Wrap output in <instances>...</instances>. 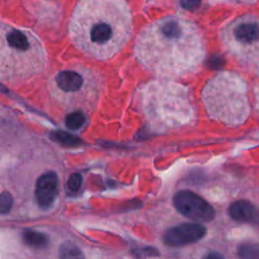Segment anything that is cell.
Segmentation results:
<instances>
[{"label": "cell", "instance_id": "1", "mask_svg": "<svg viewBox=\"0 0 259 259\" xmlns=\"http://www.w3.org/2000/svg\"><path fill=\"white\" fill-rule=\"evenodd\" d=\"M135 55L147 70L168 79L198 71L206 50L195 23L180 15H168L141 30L135 42Z\"/></svg>", "mask_w": 259, "mask_h": 259}, {"label": "cell", "instance_id": "2", "mask_svg": "<svg viewBox=\"0 0 259 259\" xmlns=\"http://www.w3.org/2000/svg\"><path fill=\"white\" fill-rule=\"evenodd\" d=\"M69 36L83 54L108 60L126 45L133 16L125 0H80L69 22Z\"/></svg>", "mask_w": 259, "mask_h": 259}, {"label": "cell", "instance_id": "3", "mask_svg": "<svg viewBox=\"0 0 259 259\" xmlns=\"http://www.w3.org/2000/svg\"><path fill=\"white\" fill-rule=\"evenodd\" d=\"M139 105L149 128L155 133L191 125L195 120L188 89L169 79L145 84L139 93Z\"/></svg>", "mask_w": 259, "mask_h": 259}, {"label": "cell", "instance_id": "4", "mask_svg": "<svg viewBox=\"0 0 259 259\" xmlns=\"http://www.w3.org/2000/svg\"><path fill=\"white\" fill-rule=\"evenodd\" d=\"M48 63L38 36L26 27L2 23L0 32L1 81L15 84L42 72Z\"/></svg>", "mask_w": 259, "mask_h": 259}, {"label": "cell", "instance_id": "5", "mask_svg": "<svg viewBox=\"0 0 259 259\" xmlns=\"http://www.w3.org/2000/svg\"><path fill=\"white\" fill-rule=\"evenodd\" d=\"M247 92V83L239 74L221 71L203 86L201 100L211 119L228 126H238L250 115Z\"/></svg>", "mask_w": 259, "mask_h": 259}, {"label": "cell", "instance_id": "6", "mask_svg": "<svg viewBox=\"0 0 259 259\" xmlns=\"http://www.w3.org/2000/svg\"><path fill=\"white\" fill-rule=\"evenodd\" d=\"M99 87L97 76L84 67L58 71L49 82L51 95L71 112L93 107L99 96Z\"/></svg>", "mask_w": 259, "mask_h": 259}, {"label": "cell", "instance_id": "7", "mask_svg": "<svg viewBox=\"0 0 259 259\" xmlns=\"http://www.w3.org/2000/svg\"><path fill=\"white\" fill-rule=\"evenodd\" d=\"M224 50L245 70L259 75V16L244 14L220 30Z\"/></svg>", "mask_w": 259, "mask_h": 259}, {"label": "cell", "instance_id": "8", "mask_svg": "<svg viewBox=\"0 0 259 259\" xmlns=\"http://www.w3.org/2000/svg\"><path fill=\"white\" fill-rule=\"evenodd\" d=\"M175 208L187 219L197 222H209L214 215L213 207L202 197L190 190H179L173 197Z\"/></svg>", "mask_w": 259, "mask_h": 259}, {"label": "cell", "instance_id": "9", "mask_svg": "<svg viewBox=\"0 0 259 259\" xmlns=\"http://www.w3.org/2000/svg\"><path fill=\"white\" fill-rule=\"evenodd\" d=\"M206 234V229L198 223H183L168 229L163 241L167 246L178 247L191 244L202 239Z\"/></svg>", "mask_w": 259, "mask_h": 259}, {"label": "cell", "instance_id": "10", "mask_svg": "<svg viewBox=\"0 0 259 259\" xmlns=\"http://www.w3.org/2000/svg\"><path fill=\"white\" fill-rule=\"evenodd\" d=\"M59 190V178L56 172L48 171L41 174L35 184V197L39 207L47 209L54 203Z\"/></svg>", "mask_w": 259, "mask_h": 259}, {"label": "cell", "instance_id": "11", "mask_svg": "<svg viewBox=\"0 0 259 259\" xmlns=\"http://www.w3.org/2000/svg\"><path fill=\"white\" fill-rule=\"evenodd\" d=\"M230 217L240 223L255 224L259 222V211L248 200H237L229 206Z\"/></svg>", "mask_w": 259, "mask_h": 259}, {"label": "cell", "instance_id": "12", "mask_svg": "<svg viewBox=\"0 0 259 259\" xmlns=\"http://www.w3.org/2000/svg\"><path fill=\"white\" fill-rule=\"evenodd\" d=\"M22 239L26 245L33 248H44L49 242L47 235L34 230H25L22 234Z\"/></svg>", "mask_w": 259, "mask_h": 259}, {"label": "cell", "instance_id": "13", "mask_svg": "<svg viewBox=\"0 0 259 259\" xmlns=\"http://www.w3.org/2000/svg\"><path fill=\"white\" fill-rule=\"evenodd\" d=\"M60 259H85L82 250L74 243L66 241L63 242L59 248Z\"/></svg>", "mask_w": 259, "mask_h": 259}, {"label": "cell", "instance_id": "14", "mask_svg": "<svg viewBox=\"0 0 259 259\" xmlns=\"http://www.w3.org/2000/svg\"><path fill=\"white\" fill-rule=\"evenodd\" d=\"M238 256L241 259H259V245L244 243L238 247Z\"/></svg>", "mask_w": 259, "mask_h": 259}, {"label": "cell", "instance_id": "15", "mask_svg": "<svg viewBox=\"0 0 259 259\" xmlns=\"http://www.w3.org/2000/svg\"><path fill=\"white\" fill-rule=\"evenodd\" d=\"M85 120L86 118L83 111H72L67 115L65 119V123L68 128L76 131L81 128L84 125Z\"/></svg>", "mask_w": 259, "mask_h": 259}, {"label": "cell", "instance_id": "16", "mask_svg": "<svg viewBox=\"0 0 259 259\" xmlns=\"http://www.w3.org/2000/svg\"><path fill=\"white\" fill-rule=\"evenodd\" d=\"M13 204V197L10 192L3 191L0 195V212L7 213Z\"/></svg>", "mask_w": 259, "mask_h": 259}, {"label": "cell", "instance_id": "17", "mask_svg": "<svg viewBox=\"0 0 259 259\" xmlns=\"http://www.w3.org/2000/svg\"><path fill=\"white\" fill-rule=\"evenodd\" d=\"M82 185V176L79 173H73L69 176L67 181V187L72 192H76Z\"/></svg>", "mask_w": 259, "mask_h": 259}, {"label": "cell", "instance_id": "18", "mask_svg": "<svg viewBox=\"0 0 259 259\" xmlns=\"http://www.w3.org/2000/svg\"><path fill=\"white\" fill-rule=\"evenodd\" d=\"M179 2L181 7L184 8L185 10L193 11L200 6L201 0H179Z\"/></svg>", "mask_w": 259, "mask_h": 259}, {"label": "cell", "instance_id": "19", "mask_svg": "<svg viewBox=\"0 0 259 259\" xmlns=\"http://www.w3.org/2000/svg\"><path fill=\"white\" fill-rule=\"evenodd\" d=\"M214 2L224 4H253L258 0H212Z\"/></svg>", "mask_w": 259, "mask_h": 259}, {"label": "cell", "instance_id": "20", "mask_svg": "<svg viewBox=\"0 0 259 259\" xmlns=\"http://www.w3.org/2000/svg\"><path fill=\"white\" fill-rule=\"evenodd\" d=\"M254 96H255V107L259 112V83L254 88Z\"/></svg>", "mask_w": 259, "mask_h": 259}, {"label": "cell", "instance_id": "21", "mask_svg": "<svg viewBox=\"0 0 259 259\" xmlns=\"http://www.w3.org/2000/svg\"><path fill=\"white\" fill-rule=\"evenodd\" d=\"M203 259H224V257L218 252H210Z\"/></svg>", "mask_w": 259, "mask_h": 259}]
</instances>
